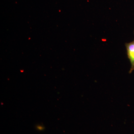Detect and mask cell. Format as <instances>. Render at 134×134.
I'll return each instance as SVG.
<instances>
[{"label":"cell","mask_w":134,"mask_h":134,"mask_svg":"<svg viewBox=\"0 0 134 134\" xmlns=\"http://www.w3.org/2000/svg\"><path fill=\"white\" fill-rule=\"evenodd\" d=\"M125 47L127 57L131 64L129 74H131L134 71V39L130 42L125 43Z\"/></svg>","instance_id":"1"}]
</instances>
